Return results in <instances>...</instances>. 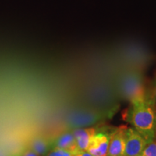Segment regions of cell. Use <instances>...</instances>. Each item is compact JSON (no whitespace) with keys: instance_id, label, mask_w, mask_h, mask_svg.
I'll use <instances>...</instances> for the list:
<instances>
[{"instance_id":"6da1fadb","label":"cell","mask_w":156,"mask_h":156,"mask_svg":"<svg viewBox=\"0 0 156 156\" xmlns=\"http://www.w3.org/2000/svg\"><path fill=\"white\" fill-rule=\"evenodd\" d=\"M124 119L143 136L147 143L155 140L156 103L153 95L144 94L130 101Z\"/></svg>"},{"instance_id":"7a4b0ae2","label":"cell","mask_w":156,"mask_h":156,"mask_svg":"<svg viewBox=\"0 0 156 156\" xmlns=\"http://www.w3.org/2000/svg\"><path fill=\"white\" fill-rule=\"evenodd\" d=\"M117 111V107L103 111H82L77 112L70 117L69 124L73 128L90 126L106 119L112 118Z\"/></svg>"},{"instance_id":"3957f363","label":"cell","mask_w":156,"mask_h":156,"mask_svg":"<svg viewBox=\"0 0 156 156\" xmlns=\"http://www.w3.org/2000/svg\"><path fill=\"white\" fill-rule=\"evenodd\" d=\"M147 142L134 128L127 127L125 132L124 155L137 156L141 155Z\"/></svg>"},{"instance_id":"277c9868","label":"cell","mask_w":156,"mask_h":156,"mask_svg":"<svg viewBox=\"0 0 156 156\" xmlns=\"http://www.w3.org/2000/svg\"><path fill=\"white\" fill-rule=\"evenodd\" d=\"M127 126H121L111 132L107 156H123L125 150V132Z\"/></svg>"},{"instance_id":"5b68a950","label":"cell","mask_w":156,"mask_h":156,"mask_svg":"<svg viewBox=\"0 0 156 156\" xmlns=\"http://www.w3.org/2000/svg\"><path fill=\"white\" fill-rule=\"evenodd\" d=\"M111 132H98L91 140L87 151L93 156H107Z\"/></svg>"},{"instance_id":"8992f818","label":"cell","mask_w":156,"mask_h":156,"mask_svg":"<svg viewBox=\"0 0 156 156\" xmlns=\"http://www.w3.org/2000/svg\"><path fill=\"white\" fill-rule=\"evenodd\" d=\"M97 127H83L75 129L73 134L75 136L78 149L80 152L87 151L91 140L97 133Z\"/></svg>"},{"instance_id":"52a82bcc","label":"cell","mask_w":156,"mask_h":156,"mask_svg":"<svg viewBox=\"0 0 156 156\" xmlns=\"http://www.w3.org/2000/svg\"><path fill=\"white\" fill-rule=\"evenodd\" d=\"M56 147L64 150L74 154L81 153L78 149L77 142H76V140L73 132L62 134L57 140Z\"/></svg>"},{"instance_id":"ba28073f","label":"cell","mask_w":156,"mask_h":156,"mask_svg":"<svg viewBox=\"0 0 156 156\" xmlns=\"http://www.w3.org/2000/svg\"><path fill=\"white\" fill-rule=\"evenodd\" d=\"M33 150L38 155H43L47 151V145L42 140H36L33 143Z\"/></svg>"},{"instance_id":"9c48e42d","label":"cell","mask_w":156,"mask_h":156,"mask_svg":"<svg viewBox=\"0 0 156 156\" xmlns=\"http://www.w3.org/2000/svg\"><path fill=\"white\" fill-rule=\"evenodd\" d=\"M142 156H156V141L153 140L147 143L142 151Z\"/></svg>"},{"instance_id":"30bf717a","label":"cell","mask_w":156,"mask_h":156,"mask_svg":"<svg viewBox=\"0 0 156 156\" xmlns=\"http://www.w3.org/2000/svg\"><path fill=\"white\" fill-rule=\"evenodd\" d=\"M81 153L74 154L69 153V152H68L67 151H64V150L55 147V149L51 152V153L48 155V156H80V154Z\"/></svg>"},{"instance_id":"8fae6325","label":"cell","mask_w":156,"mask_h":156,"mask_svg":"<svg viewBox=\"0 0 156 156\" xmlns=\"http://www.w3.org/2000/svg\"><path fill=\"white\" fill-rule=\"evenodd\" d=\"M24 156H39V155L36 153V152L33 151L27 152V153L24 155Z\"/></svg>"},{"instance_id":"7c38bea8","label":"cell","mask_w":156,"mask_h":156,"mask_svg":"<svg viewBox=\"0 0 156 156\" xmlns=\"http://www.w3.org/2000/svg\"><path fill=\"white\" fill-rule=\"evenodd\" d=\"M153 96L154 98V100L156 103V77L155 80V83H154V88H153Z\"/></svg>"},{"instance_id":"4fadbf2b","label":"cell","mask_w":156,"mask_h":156,"mask_svg":"<svg viewBox=\"0 0 156 156\" xmlns=\"http://www.w3.org/2000/svg\"><path fill=\"white\" fill-rule=\"evenodd\" d=\"M80 156H93L90 153H89L87 151H84L80 154Z\"/></svg>"},{"instance_id":"5bb4252c","label":"cell","mask_w":156,"mask_h":156,"mask_svg":"<svg viewBox=\"0 0 156 156\" xmlns=\"http://www.w3.org/2000/svg\"><path fill=\"white\" fill-rule=\"evenodd\" d=\"M155 140L156 141V132H155Z\"/></svg>"},{"instance_id":"9a60e30c","label":"cell","mask_w":156,"mask_h":156,"mask_svg":"<svg viewBox=\"0 0 156 156\" xmlns=\"http://www.w3.org/2000/svg\"><path fill=\"white\" fill-rule=\"evenodd\" d=\"M137 156H142V155H137Z\"/></svg>"},{"instance_id":"2e32d148","label":"cell","mask_w":156,"mask_h":156,"mask_svg":"<svg viewBox=\"0 0 156 156\" xmlns=\"http://www.w3.org/2000/svg\"><path fill=\"white\" fill-rule=\"evenodd\" d=\"M123 156H126V155H123Z\"/></svg>"}]
</instances>
